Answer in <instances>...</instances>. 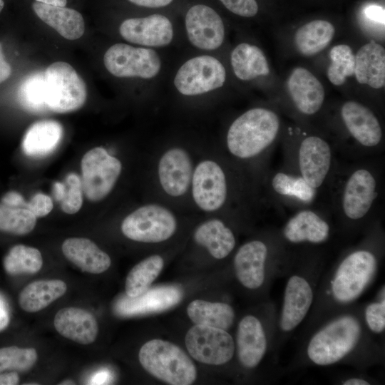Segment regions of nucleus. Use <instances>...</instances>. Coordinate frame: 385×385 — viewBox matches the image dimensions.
I'll use <instances>...</instances> for the list:
<instances>
[{
  "label": "nucleus",
  "mask_w": 385,
  "mask_h": 385,
  "mask_svg": "<svg viewBox=\"0 0 385 385\" xmlns=\"http://www.w3.org/2000/svg\"><path fill=\"white\" fill-rule=\"evenodd\" d=\"M279 128V118L273 111L262 107L249 109L228 128L227 150L238 160L257 158L274 143Z\"/></svg>",
  "instance_id": "f257e3e1"
},
{
  "label": "nucleus",
  "mask_w": 385,
  "mask_h": 385,
  "mask_svg": "<svg viewBox=\"0 0 385 385\" xmlns=\"http://www.w3.org/2000/svg\"><path fill=\"white\" fill-rule=\"evenodd\" d=\"M143 369L155 378L172 385H190L197 370L187 354L177 345L161 339L145 342L138 354Z\"/></svg>",
  "instance_id": "f03ea898"
},
{
  "label": "nucleus",
  "mask_w": 385,
  "mask_h": 385,
  "mask_svg": "<svg viewBox=\"0 0 385 385\" xmlns=\"http://www.w3.org/2000/svg\"><path fill=\"white\" fill-rule=\"evenodd\" d=\"M360 334L361 326L355 317L351 315L338 317L311 338L307 348V356L319 366L335 364L354 349Z\"/></svg>",
  "instance_id": "7ed1b4c3"
},
{
  "label": "nucleus",
  "mask_w": 385,
  "mask_h": 385,
  "mask_svg": "<svg viewBox=\"0 0 385 385\" xmlns=\"http://www.w3.org/2000/svg\"><path fill=\"white\" fill-rule=\"evenodd\" d=\"M178 220L171 210L159 203H147L128 214L121 231L128 239L144 243H158L176 232Z\"/></svg>",
  "instance_id": "20e7f679"
},
{
  "label": "nucleus",
  "mask_w": 385,
  "mask_h": 385,
  "mask_svg": "<svg viewBox=\"0 0 385 385\" xmlns=\"http://www.w3.org/2000/svg\"><path fill=\"white\" fill-rule=\"evenodd\" d=\"M46 103L56 113H68L81 108L87 97L86 86L73 67L63 61L49 65L44 71Z\"/></svg>",
  "instance_id": "39448f33"
},
{
  "label": "nucleus",
  "mask_w": 385,
  "mask_h": 385,
  "mask_svg": "<svg viewBox=\"0 0 385 385\" xmlns=\"http://www.w3.org/2000/svg\"><path fill=\"white\" fill-rule=\"evenodd\" d=\"M377 268L375 255L358 250L343 259L332 282V293L336 301L349 303L359 297L370 283Z\"/></svg>",
  "instance_id": "423d86ee"
},
{
  "label": "nucleus",
  "mask_w": 385,
  "mask_h": 385,
  "mask_svg": "<svg viewBox=\"0 0 385 385\" xmlns=\"http://www.w3.org/2000/svg\"><path fill=\"white\" fill-rule=\"evenodd\" d=\"M229 180L222 165L212 158H204L194 167L190 192L196 207L205 212L221 210L229 197Z\"/></svg>",
  "instance_id": "0eeeda50"
},
{
  "label": "nucleus",
  "mask_w": 385,
  "mask_h": 385,
  "mask_svg": "<svg viewBox=\"0 0 385 385\" xmlns=\"http://www.w3.org/2000/svg\"><path fill=\"white\" fill-rule=\"evenodd\" d=\"M103 63L107 71L118 78H155L162 68L161 58L152 48L135 47L117 43L106 51Z\"/></svg>",
  "instance_id": "6e6552de"
},
{
  "label": "nucleus",
  "mask_w": 385,
  "mask_h": 385,
  "mask_svg": "<svg viewBox=\"0 0 385 385\" xmlns=\"http://www.w3.org/2000/svg\"><path fill=\"white\" fill-rule=\"evenodd\" d=\"M225 81L223 64L212 56L200 55L187 60L180 66L173 83L180 94L197 96L221 88Z\"/></svg>",
  "instance_id": "1a4fd4ad"
},
{
  "label": "nucleus",
  "mask_w": 385,
  "mask_h": 385,
  "mask_svg": "<svg viewBox=\"0 0 385 385\" xmlns=\"http://www.w3.org/2000/svg\"><path fill=\"white\" fill-rule=\"evenodd\" d=\"M81 185L91 201L104 199L113 189L122 171V163L103 147L88 151L81 160Z\"/></svg>",
  "instance_id": "9d476101"
},
{
  "label": "nucleus",
  "mask_w": 385,
  "mask_h": 385,
  "mask_svg": "<svg viewBox=\"0 0 385 385\" xmlns=\"http://www.w3.org/2000/svg\"><path fill=\"white\" fill-rule=\"evenodd\" d=\"M185 342L189 354L206 364H226L235 351L233 339L227 330L206 325L192 327L186 334Z\"/></svg>",
  "instance_id": "9b49d317"
},
{
  "label": "nucleus",
  "mask_w": 385,
  "mask_h": 385,
  "mask_svg": "<svg viewBox=\"0 0 385 385\" xmlns=\"http://www.w3.org/2000/svg\"><path fill=\"white\" fill-rule=\"evenodd\" d=\"M195 165L190 152L182 146L174 145L162 153L156 174L159 186L165 195L180 198L190 192Z\"/></svg>",
  "instance_id": "f8f14e48"
},
{
  "label": "nucleus",
  "mask_w": 385,
  "mask_h": 385,
  "mask_svg": "<svg viewBox=\"0 0 385 385\" xmlns=\"http://www.w3.org/2000/svg\"><path fill=\"white\" fill-rule=\"evenodd\" d=\"M378 195V181L367 168L353 170L344 184L341 209L346 218L359 221L371 211Z\"/></svg>",
  "instance_id": "ddd939ff"
},
{
  "label": "nucleus",
  "mask_w": 385,
  "mask_h": 385,
  "mask_svg": "<svg viewBox=\"0 0 385 385\" xmlns=\"http://www.w3.org/2000/svg\"><path fill=\"white\" fill-rule=\"evenodd\" d=\"M185 27L190 43L203 51H214L222 44L225 30L222 19L211 7L196 4L185 14Z\"/></svg>",
  "instance_id": "4468645a"
},
{
  "label": "nucleus",
  "mask_w": 385,
  "mask_h": 385,
  "mask_svg": "<svg viewBox=\"0 0 385 385\" xmlns=\"http://www.w3.org/2000/svg\"><path fill=\"white\" fill-rule=\"evenodd\" d=\"M119 33L129 43L152 48L166 46L174 38L171 21L158 14L127 19L120 25Z\"/></svg>",
  "instance_id": "2eb2a0df"
},
{
  "label": "nucleus",
  "mask_w": 385,
  "mask_h": 385,
  "mask_svg": "<svg viewBox=\"0 0 385 385\" xmlns=\"http://www.w3.org/2000/svg\"><path fill=\"white\" fill-rule=\"evenodd\" d=\"M332 151L323 138L309 135L299 143L297 150L299 175L313 188L318 190L331 171Z\"/></svg>",
  "instance_id": "dca6fc26"
},
{
  "label": "nucleus",
  "mask_w": 385,
  "mask_h": 385,
  "mask_svg": "<svg viewBox=\"0 0 385 385\" xmlns=\"http://www.w3.org/2000/svg\"><path fill=\"white\" fill-rule=\"evenodd\" d=\"M341 116L349 134L360 145L374 148L381 141V125L373 112L363 104L346 102L341 108Z\"/></svg>",
  "instance_id": "f3484780"
},
{
  "label": "nucleus",
  "mask_w": 385,
  "mask_h": 385,
  "mask_svg": "<svg viewBox=\"0 0 385 385\" xmlns=\"http://www.w3.org/2000/svg\"><path fill=\"white\" fill-rule=\"evenodd\" d=\"M267 257L268 247L262 240L249 241L238 249L234 268L237 279L245 287L256 289L262 285Z\"/></svg>",
  "instance_id": "a211bd4d"
},
{
  "label": "nucleus",
  "mask_w": 385,
  "mask_h": 385,
  "mask_svg": "<svg viewBox=\"0 0 385 385\" xmlns=\"http://www.w3.org/2000/svg\"><path fill=\"white\" fill-rule=\"evenodd\" d=\"M309 283L299 275L290 277L287 282L279 326L284 332L294 329L304 319L313 302Z\"/></svg>",
  "instance_id": "6ab92c4d"
},
{
  "label": "nucleus",
  "mask_w": 385,
  "mask_h": 385,
  "mask_svg": "<svg viewBox=\"0 0 385 385\" xmlns=\"http://www.w3.org/2000/svg\"><path fill=\"white\" fill-rule=\"evenodd\" d=\"M287 85L292 101L301 113L312 115L320 110L324 101V88L309 71L302 67L294 68Z\"/></svg>",
  "instance_id": "aec40b11"
},
{
  "label": "nucleus",
  "mask_w": 385,
  "mask_h": 385,
  "mask_svg": "<svg viewBox=\"0 0 385 385\" xmlns=\"http://www.w3.org/2000/svg\"><path fill=\"white\" fill-rule=\"evenodd\" d=\"M182 292L174 286L159 287L148 289L138 297L120 298L115 309L121 316H134L168 309L178 304Z\"/></svg>",
  "instance_id": "412c9836"
},
{
  "label": "nucleus",
  "mask_w": 385,
  "mask_h": 385,
  "mask_svg": "<svg viewBox=\"0 0 385 385\" xmlns=\"http://www.w3.org/2000/svg\"><path fill=\"white\" fill-rule=\"evenodd\" d=\"M237 352L240 364L245 368L257 366L267 351V337L261 322L253 315H247L240 322L236 337Z\"/></svg>",
  "instance_id": "4be33fe9"
},
{
  "label": "nucleus",
  "mask_w": 385,
  "mask_h": 385,
  "mask_svg": "<svg viewBox=\"0 0 385 385\" xmlns=\"http://www.w3.org/2000/svg\"><path fill=\"white\" fill-rule=\"evenodd\" d=\"M283 236L293 244L324 242L330 235V225L317 212L301 210L292 215L285 223Z\"/></svg>",
  "instance_id": "5701e85b"
},
{
  "label": "nucleus",
  "mask_w": 385,
  "mask_h": 385,
  "mask_svg": "<svg viewBox=\"0 0 385 385\" xmlns=\"http://www.w3.org/2000/svg\"><path fill=\"white\" fill-rule=\"evenodd\" d=\"M53 324L65 338L81 344L93 343L98 335V325L89 312L78 307H65L56 314Z\"/></svg>",
  "instance_id": "b1692460"
},
{
  "label": "nucleus",
  "mask_w": 385,
  "mask_h": 385,
  "mask_svg": "<svg viewBox=\"0 0 385 385\" xmlns=\"http://www.w3.org/2000/svg\"><path fill=\"white\" fill-rule=\"evenodd\" d=\"M64 256L82 271L100 274L111 265L109 255L87 238L71 237L62 244Z\"/></svg>",
  "instance_id": "393cba45"
},
{
  "label": "nucleus",
  "mask_w": 385,
  "mask_h": 385,
  "mask_svg": "<svg viewBox=\"0 0 385 385\" xmlns=\"http://www.w3.org/2000/svg\"><path fill=\"white\" fill-rule=\"evenodd\" d=\"M193 239L217 260L227 257L236 245L232 230L217 218H211L200 223L194 232Z\"/></svg>",
  "instance_id": "a878e982"
},
{
  "label": "nucleus",
  "mask_w": 385,
  "mask_h": 385,
  "mask_svg": "<svg viewBox=\"0 0 385 385\" xmlns=\"http://www.w3.org/2000/svg\"><path fill=\"white\" fill-rule=\"evenodd\" d=\"M354 76L361 84L373 88L385 85V50L374 41L362 46L355 55Z\"/></svg>",
  "instance_id": "bb28decb"
},
{
  "label": "nucleus",
  "mask_w": 385,
  "mask_h": 385,
  "mask_svg": "<svg viewBox=\"0 0 385 385\" xmlns=\"http://www.w3.org/2000/svg\"><path fill=\"white\" fill-rule=\"evenodd\" d=\"M32 8L36 14L61 36L76 40L84 34L85 24L82 15L75 9L34 2Z\"/></svg>",
  "instance_id": "cd10ccee"
},
{
  "label": "nucleus",
  "mask_w": 385,
  "mask_h": 385,
  "mask_svg": "<svg viewBox=\"0 0 385 385\" xmlns=\"http://www.w3.org/2000/svg\"><path fill=\"white\" fill-rule=\"evenodd\" d=\"M63 135L61 125L53 120L33 123L26 132L22 148L29 156H43L51 153L59 144Z\"/></svg>",
  "instance_id": "c85d7f7f"
},
{
  "label": "nucleus",
  "mask_w": 385,
  "mask_h": 385,
  "mask_svg": "<svg viewBox=\"0 0 385 385\" xmlns=\"http://www.w3.org/2000/svg\"><path fill=\"white\" fill-rule=\"evenodd\" d=\"M230 62L235 75L242 81H251L270 73L263 51L248 43H241L232 51Z\"/></svg>",
  "instance_id": "c756f323"
},
{
  "label": "nucleus",
  "mask_w": 385,
  "mask_h": 385,
  "mask_svg": "<svg viewBox=\"0 0 385 385\" xmlns=\"http://www.w3.org/2000/svg\"><path fill=\"white\" fill-rule=\"evenodd\" d=\"M66 289V283L60 279L34 281L22 289L19 303L23 310L36 312L63 296Z\"/></svg>",
  "instance_id": "7c9ffc66"
},
{
  "label": "nucleus",
  "mask_w": 385,
  "mask_h": 385,
  "mask_svg": "<svg viewBox=\"0 0 385 385\" xmlns=\"http://www.w3.org/2000/svg\"><path fill=\"white\" fill-rule=\"evenodd\" d=\"M187 313L195 324L206 325L224 330L230 329L235 319L233 308L223 302L195 299L188 304Z\"/></svg>",
  "instance_id": "2f4dec72"
},
{
  "label": "nucleus",
  "mask_w": 385,
  "mask_h": 385,
  "mask_svg": "<svg viewBox=\"0 0 385 385\" xmlns=\"http://www.w3.org/2000/svg\"><path fill=\"white\" fill-rule=\"evenodd\" d=\"M334 26L326 20H314L299 27L294 43L302 55L313 56L324 50L332 41Z\"/></svg>",
  "instance_id": "473e14b6"
},
{
  "label": "nucleus",
  "mask_w": 385,
  "mask_h": 385,
  "mask_svg": "<svg viewBox=\"0 0 385 385\" xmlns=\"http://www.w3.org/2000/svg\"><path fill=\"white\" fill-rule=\"evenodd\" d=\"M163 265V258L158 255L149 256L135 265L126 277V295L135 297L147 291L162 271Z\"/></svg>",
  "instance_id": "72a5a7b5"
},
{
  "label": "nucleus",
  "mask_w": 385,
  "mask_h": 385,
  "mask_svg": "<svg viewBox=\"0 0 385 385\" xmlns=\"http://www.w3.org/2000/svg\"><path fill=\"white\" fill-rule=\"evenodd\" d=\"M271 187L278 195L303 204L313 202L317 192L301 175L284 172L276 173L272 176Z\"/></svg>",
  "instance_id": "f704fd0d"
},
{
  "label": "nucleus",
  "mask_w": 385,
  "mask_h": 385,
  "mask_svg": "<svg viewBox=\"0 0 385 385\" xmlns=\"http://www.w3.org/2000/svg\"><path fill=\"white\" fill-rule=\"evenodd\" d=\"M43 265L40 251L34 247L17 245L10 249L3 260L6 272L11 275L34 274Z\"/></svg>",
  "instance_id": "c9c22d12"
},
{
  "label": "nucleus",
  "mask_w": 385,
  "mask_h": 385,
  "mask_svg": "<svg viewBox=\"0 0 385 385\" xmlns=\"http://www.w3.org/2000/svg\"><path fill=\"white\" fill-rule=\"evenodd\" d=\"M18 98L21 106L33 113H42L48 109L46 103L44 72H35L21 83Z\"/></svg>",
  "instance_id": "e433bc0d"
},
{
  "label": "nucleus",
  "mask_w": 385,
  "mask_h": 385,
  "mask_svg": "<svg viewBox=\"0 0 385 385\" xmlns=\"http://www.w3.org/2000/svg\"><path fill=\"white\" fill-rule=\"evenodd\" d=\"M36 223V217L25 207H11L0 203V230L8 233L24 235L31 232Z\"/></svg>",
  "instance_id": "4c0bfd02"
},
{
  "label": "nucleus",
  "mask_w": 385,
  "mask_h": 385,
  "mask_svg": "<svg viewBox=\"0 0 385 385\" xmlns=\"http://www.w3.org/2000/svg\"><path fill=\"white\" fill-rule=\"evenodd\" d=\"M331 63L327 69V77L334 86L344 83L347 77L354 74L355 54L346 44L337 45L330 50Z\"/></svg>",
  "instance_id": "58836bf2"
},
{
  "label": "nucleus",
  "mask_w": 385,
  "mask_h": 385,
  "mask_svg": "<svg viewBox=\"0 0 385 385\" xmlns=\"http://www.w3.org/2000/svg\"><path fill=\"white\" fill-rule=\"evenodd\" d=\"M37 352L33 348L16 346L0 348V374L6 370L26 371L36 363Z\"/></svg>",
  "instance_id": "ea45409f"
},
{
  "label": "nucleus",
  "mask_w": 385,
  "mask_h": 385,
  "mask_svg": "<svg viewBox=\"0 0 385 385\" xmlns=\"http://www.w3.org/2000/svg\"><path fill=\"white\" fill-rule=\"evenodd\" d=\"M65 191L60 201L62 210L68 214L77 212L82 206V185L79 177L75 173L68 174L65 181Z\"/></svg>",
  "instance_id": "a19ab883"
},
{
  "label": "nucleus",
  "mask_w": 385,
  "mask_h": 385,
  "mask_svg": "<svg viewBox=\"0 0 385 385\" xmlns=\"http://www.w3.org/2000/svg\"><path fill=\"white\" fill-rule=\"evenodd\" d=\"M365 320L369 329L376 334L384 332L385 328L384 297L377 302L369 304L365 309Z\"/></svg>",
  "instance_id": "79ce46f5"
},
{
  "label": "nucleus",
  "mask_w": 385,
  "mask_h": 385,
  "mask_svg": "<svg viewBox=\"0 0 385 385\" xmlns=\"http://www.w3.org/2000/svg\"><path fill=\"white\" fill-rule=\"evenodd\" d=\"M232 13L243 16L252 17L258 11L256 0H220Z\"/></svg>",
  "instance_id": "37998d69"
},
{
  "label": "nucleus",
  "mask_w": 385,
  "mask_h": 385,
  "mask_svg": "<svg viewBox=\"0 0 385 385\" xmlns=\"http://www.w3.org/2000/svg\"><path fill=\"white\" fill-rule=\"evenodd\" d=\"M53 202L50 197L43 193H37L26 203L28 208L34 215L41 217L47 215L53 209Z\"/></svg>",
  "instance_id": "c03bdc74"
},
{
  "label": "nucleus",
  "mask_w": 385,
  "mask_h": 385,
  "mask_svg": "<svg viewBox=\"0 0 385 385\" xmlns=\"http://www.w3.org/2000/svg\"><path fill=\"white\" fill-rule=\"evenodd\" d=\"M364 16L369 21L384 25V9L376 5H370L364 10Z\"/></svg>",
  "instance_id": "a18cd8bd"
},
{
  "label": "nucleus",
  "mask_w": 385,
  "mask_h": 385,
  "mask_svg": "<svg viewBox=\"0 0 385 385\" xmlns=\"http://www.w3.org/2000/svg\"><path fill=\"white\" fill-rule=\"evenodd\" d=\"M1 202L4 205L11 207H26V202H25L23 196L15 191H10L6 193L1 199Z\"/></svg>",
  "instance_id": "49530a36"
},
{
  "label": "nucleus",
  "mask_w": 385,
  "mask_h": 385,
  "mask_svg": "<svg viewBox=\"0 0 385 385\" xmlns=\"http://www.w3.org/2000/svg\"><path fill=\"white\" fill-rule=\"evenodd\" d=\"M132 4L147 8H160L169 5L173 0H128Z\"/></svg>",
  "instance_id": "de8ad7c7"
},
{
  "label": "nucleus",
  "mask_w": 385,
  "mask_h": 385,
  "mask_svg": "<svg viewBox=\"0 0 385 385\" xmlns=\"http://www.w3.org/2000/svg\"><path fill=\"white\" fill-rule=\"evenodd\" d=\"M11 73V68L5 59L2 46L0 43V83L9 78Z\"/></svg>",
  "instance_id": "09e8293b"
},
{
  "label": "nucleus",
  "mask_w": 385,
  "mask_h": 385,
  "mask_svg": "<svg viewBox=\"0 0 385 385\" xmlns=\"http://www.w3.org/2000/svg\"><path fill=\"white\" fill-rule=\"evenodd\" d=\"M19 381V377L16 371L0 374V385H15Z\"/></svg>",
  "instance_id": "8fccbe9b"
},
{
  "label": "nucleus",
  "mask_w": 385,
  "mask_h": 385,
  "mask_svg": "<svg viewBox=\"0 0 385 385\" xmlns=\"http://www.w3.org/2000/svg\"><path fill=\"white\" fill-rule=\"evenodd\" d=\"M9 322V316L5 302L0 297V331L4 329Z\"/></svg>",
  "instance_id": "3c124183"
},
{
  "label": "nucleus",
  "mask_w": 385,
  "mask_h": 385,
  "mask_svg": "<svg viewBox=\"0 0 385 385\" xmlns=\"http://www.w3.org/2000/svg\"><path fill=\"white\" fill-rule=\"evenodd\" d=\"M111 379L110 374L107 371H101L95 375L92 380L91 384H106Z\"/></svg>",
  "instance_id": "603ef678"
},
{
  "label": "nucleus",
  "mask_w": 385,
  "mask_h": 385,
  "mask_svg": "<svg viewBox=\"0 0 385 385\" xmlns=\"http://www.w3.org/2000/svg\"><path fill=\"white\" fill-rule=\"evenodd\" d=\"M65 191L64 183L56 182L53 184V195L57 201H61Z\"/></svg>",
  "instance_id": "864d4df0"
},
{
  "label": "nucleus",
  "mask_w": 385,
  "mask_h": 385,
  "mask_svg": "<svg viewBox=\"0 0 385 385\" xmlns=\"http://www.w3.org/2000/svg\"><path fill=\"white\" fill-rule=\"evenodd\" d=\"M344 385H369V383L361 378H350L343 381Z\"/></svg>",
  "instance_id": "5fc2aeb1"
},
{
  "label": "nucleus",
  "mask_w": 385,
  "mask_h": 385,
  "mask_svg": "<svg viewBox=\"0 0 385 385\" xmlns=\"http://www.w3.org/2000/svg\"><path fill=\"white\" fill-rule=\"evenodd\" d=\"M36 1L39 3L48 4V5L58 6H65L67 2L66 0H36Z\"/></svg>",
  "instance_id": "6e6d98bb"
},
{
  "label": "nucleus",
  "mask_w": 385,
  "mask_h": 385,
  "mask_svg": "<svg viewBox=\"0 0 385 385\" xmlns=\"http://www.w3.org/2000/svg\"><path fill=\"white\" fill-rule=\"evenodd\" d=\"M59 384L63 385V384H75L73 381L71 380H66L63 381L62 383H60Z\"/></svg>",
  "instance_id": "4d7b16f0"
},
{
  "label": "nucleus",
  "mask_w": 385,
  "mask_h": 385,
  "mask_svg": "<svg viewBox=\"0 0 385 385\" xmlns=\"http://www.w3.org/2000/svg\"><path fill=\"white\" fill-rule=\"evenodd\" d=\"M4 3L3 1V0H0V12L2 11L3 8H4Z\"/></svg>",
  "instance_id": "13d9d810"
}]
</instances>
